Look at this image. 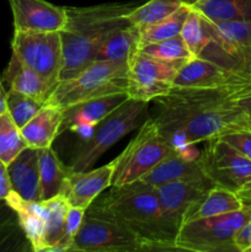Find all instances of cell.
Masks as SVG:
<instances>
[{"instance_id":"cell-16","label":"cell","mask_w":251,"mask_h":252,"mask_svg":"<svg viewBox=\"0 0 251 252\" xmlns=\"http://www.w3.org/2000/svg\"><path fill=\"white\" fill-rule=\"evenodd\" d=\"M15 31L61 32L66 24L65 7L46 0H9Z\"/></svg>"},{"instance_id":"cell-4","label":"cell","mask_w":251,"mask_h":252,"mask_svg":"<svg viewBox=\"0 0 251 252\" xmlns=\"http://www.w3.org/2000/svg\"><path fill=\"white\" fill-rule=\"evenodd\" d=\"M5 201L16 212L32 251H65V218L70 206L64 196L31 202L11 191Z\"/></svg>"},{"instance_id":"cell-17","label":"cell","mask_w":251,"mask_h":252,"mask_svg":"<svg viewBox=\"0 0 251 252\" xmlns=\"http://www.w3.org/2000/svg\"><path fill=\"white\" fill-rule=\"evenodd\" d=\"M115 164L111 161L95 170L69 172L62 196L70 207L88 209L96 198L112 185Z\"/></svg>"},{"instance_id":"cell-41","label":"cell","mask_w":251,"mask_h":252,"mask_svg":"<svg viewBox=\"0 0 251 252\" xmlns=\"http://www.w3.org/2000/svg\"><path fill=\"white\" fill-rule=\"evenodd\" d=\"M238 105L245 111L249 115V117L251 118V95L245 96V97H241L238 100Z\"/></svg>"},{"instance_id":"cell-30","label":"cell","mask_w":251,"mask_h":252,"mask_svg":"<svg viewBox=\"0 0 251 252\" xmlns=\"http://www.w3.org/2000/svg\"><path fill=\"white\" fill-rule=\"evenodd\" d=\"M21 243H29V240L20 225L19 217L5 199H0V251L24 249L20 246Z\"/></svg>"},{"instance_id":"cell-22","label":"cell","mask_w":251,"mask_h":252,"mask_svg":"<svg viewBox=\"0 0 251 252\" xmlns=\"http://www.w3.org/2000/svg\"><path fill=\"white\" fill-rule=\"evenodd\" d=\"M2 81L9 85L11 90L31 96L43 103H46L54 89L38 73L27 66L15 53L11 54L9 64L2 74Z\"/></svg>"},{"instance_id":"cell-40","label":"cell","mask_w":251,"mask_h":252,"mask_svg":"<svg viewBox=\"0 0 251 252\" xmlns=\"http://www.w3.org/2000/svg\"><path fill=\"white\" fill-rule=\"evenodd\" d=\"M6 93H7V90L4 88V81H2V79L0 78V113L7 112Z\"/></svg>"},{"instance_id":"cell-38","label":"cell","mask_w":251,"mask_h":252,"mask_svg":"<svg viewBox=\"0 0 251 252\" xmlns=\"http://www.w3.org/2000/svg\"><path fill=\"white\" fill-rule=\"evenodd\" d=\"M11 192L9 176H7L6 165L0 161V199H5Z\"/></svg>"},{"instance_id":"cell-14","label":"cell","mask_w":251,"mask_h":252,"mask_svg":"<svg viewBox=\"0 0 251 252\" xmlns=\"http://www.w3.org/2000/svg\"><path fill=\"white\" fill-rule=\"evenodd\" d=\"M214 186L211 180H201L175 181L157 187L162 224L174 244L187 212Z\"/></svg>"},{"instance_id":"cell-10","label":"cell","mask_w":251,"mask_h":252,"mask_svg":"<svg viewBox=\"0 0 251 252\" xmlns=\"http://www.w3.org/2000/svg\"><path fill=\"white\" fill-rule=\"evenodd\" d=\"M186 62L165 61L137 51L128 63L127 95L132 100L145 102L166 95Z\"/></svg>"},{"instance_id":"cell-34","label":"cell","mask_w":251,"mask_h":252,"mask_svg":"<svg viewBox=\"0 0 251 252\" xmlns=\"http://www.w3.org/2000/svg\"><path fill=\"white\" fill-rule=\"evenodd\" d=\"M86 209L79 207H69L65 218V233H64V248L65 251H69L74 238L80 230L81 224L85 218Z\"/></svg>"},{"instance_id":"cell-3","label":"cell","mask_w":251,"mask_h":252,"mask_svg":"<svg viewBox=\"0 0 251 252\" xmlns=\"http://www.w3.org/2000/svg\"><path fill=\"white\" fill-rule=\"evenodd\" d=\"M134 2H112L85 7H65L66 24L61 31L63 68L59 81L73 78L95 62L96 52L108 33L127 24Z\"/></svg>"},{"instance_id":"cell-36","label":"cell","mask_w":251,"mask_h":252,"mask_svg":"<svg viewBox=\"0 0 251 252\" xmlns=\"http://www.w3.org/2000/svg\"><path fill=\"white\" fill-rule=\"evenodd\" d=\"M234 73V84L238 90V100L251 95V59L231 70Z\"/></svg>"},{"instance_id":"cell-12","label":"cell","mask_w":251,"mask_h":252,"mask_svg":"<svg viewBox=\"0 0 251 252\" xmlns=\"http://www.w3.org/2000/svg\"><path fill=\"white\" fill-rule=\"evenodd\" d=\"M199 162L206 176L216 186L229 191L238 192L251 181V160L220 138L206 142Z\"/></svg>"},{"instance_id":"cell-24","label":"cell","mask_w":251,"mask_h":252,"mask_svg":"<svg viewBox=\"0 0 251 252\" xmlns=\"http://www.w3.org/2000/svg\"><path fill=\"white\" fill-rule=\"evenodd\" d=\"M41 201L63 194L70 169L59 160L52 147L38 149Z\"/></svg>"},{"instance_id":"cell-7","label":"cell","mask_w":251,"mask_h":252,"mask_svg":"<svg viewBox=\"0 0 251 252\" xmlns=\"http://www.w3.org/2000/svg\"><path fill=\"white\" fill-rule=\"evenodd\" d=\"M250 218L251 204H245L244 208L230 213L186 221L175 239V250L238 252L234 246V236Z\"/></svg>"},{"instance_id":"cell-29","label":"cell","mask_w":251,"mask_h":252,"mask_svg":"<svg viewBox=\"0 0 251 252\" xmlns=\"http://www.w3.org/2000/svg\"><path fill=\"white\" fill-rule=\"evenodd\" d=\"M184 4V0H149L130 10L127 20L133 26L144 27L174 14Z\"/></svg>"},{"instance_id":"cell-43","label":"cell","mask_w":251,"mask_h":252,"mask_svg":"<svg viewBox=\"0 0 251 252\" xmlns=\"http://www.w3.org/2000/svg\"><path fill=\"white\" fill-rule=\"evenodd\" d=\"M249 129H251V118H250V121H249Z\"/></svg>"},{"instance_id":"cell-18","label":"cell","mask_w":251,"mask_h":252,"mask_svg":"<svg viewBox=\"0 0 251 252\" xmlns=\"http://www.w3.org/2000/svg\"><path fill=\"white\" fill-rule=\"evenodd\" d=\"M234 84V73L203 57H193L180 68L174 88H221Z\"/></svg>"},{"instance_id":"cell-2","label":"cell","mask_w":251,"mask_h":252,"mask_svg":"<svg viewBox=\"0 0 251 252\" xmlns=\"http://www.w3.org/2000/svg\"><path fill=\"white\" fill-rule=\"evenodd\" d=\"M90 208L103 214L132 234L145 251H174V240L165 230L157 187L145 182H130L112 187Z\"/></svg>"},{"instance_id":"cell-28","label":"cell","mask_w":251,"mask_h":252,"mask_svg":"<svg viewBox=\"0 0 251 252\" xmlns=\"http://www.w3.org/2000/svg\"><path fill=\"white\" fill-rule=\"evenodd\" d=\"M189 10L191 5L184 4L174 14L169 15L165 19L148 26L139 27V46L179 36Z\"/></svg>"},{"instance_id":"cell-31","label":"cell","mask_w":251,"mask_h":252,"mask_svg":"<svg viewBox=\"0 0 251 252\" xmlns=\"http://www.w3.org/2000/svg\"><path fill=\"white\" fill-rule=\"evenodd\" d=\"M27 148L21 129L7 112L0 113V161L10 164Z\"/></svg>"},{"instance_id":"cell-5","label":"cell","mask_w":251,"mask_h":252,"mask_svg":"<svg viewBox=\"0 0 251 252\" xmlns=\"http://www.w3.org/2000/svg\"><path fill=\"white\" fill-rule=\"evenodd\" d=\"M128 62H94L73 78L58 81L46 103L65 110L96 97L127 94Z\"/></svg>"},{"instance_id":"cell-39","label":"cell","mask_w":251,"mask_h":252,"mask_svg":"<svg viewBox=\"0 0 251 252\" xmlns=\"http://www.w3.org/2000/svg\"><path fill=\"white\" fill-rule=\"evenodd\" d=\"M238 196L245 204H251V181L246 182L238 192Z\"/></svg>"},{"instance_id":"cell-8","label":"cell","mask_w":251,"mask_h":252,"mask_svg":"<svg viewBox=\"0 0 251 252\" xmlns=\"http://www.w3.org/2000/svg\"><path fill=\"white\" fill-rule=\"evenodd\" d=\"M175 152L152 117L148 118L120 157L113 160L112 185L121 187L138 181L164 158Z\"/></svg>"},{"instance_id":"cell-20","label":"cell","mask_w":251,"mask_h":252,"mask_svg":"<svg viewBox=\"0 0 251 252\" xmlns=\"http://www.w3.org/2000/svg\"><path fill=\"white\" fill-rule=\"evenodd\" d=\"M209 180L203 172L198 159H192L182 153L175 150L170 155L155 165L149 172L140 179V181L152 186L169 184L175 181H201Z\"/></svg>"},{"instance_id":"cell-21","label":"cell","mask_w":251,"mask_h":252,"mask_svg":"<svg viewBox=\"0 0 251 252\" xmlns=\"http://www.w3.org/2000/svg\"><path fill=\"white\" fill-rule=\"evenodd\" d=\"M64 110L44 103L41 110L21 128L27 147L34 149L52 147L63 122Z\"/></svg>"},{"instance_id":"cell-37","label":"cell","mask_w":251,"mask_h":252,"mask_svg":"<svg viewBox=\"0 0 251 252\" xmlns=\"http://www.w3.org/2000/svg\"><path fill=\"white\" fill-rule=\"evenodd\" d=\"M234 246L238 252H251V218L236 231Z\"/></svg>"},{"instance_id":"cell-42","label":"cell","mask_w":251,"mask_h":252,"mask_svg":"<svg viewBox=\"0 0 251 252\" xmlns=\"http://www.w3.org/2000/svg\"><path fill=\"white\" fill-rule=\"evenodd\" d=\"M198 1H201V0H184V2L185 4H187V5H193V4H196V2H198Z\"/></svg>"},{"instance_id":"cell-35","label":"cell","mask_w":251,"mask_h":252,"mask_svg":"<svg viewBox=\"0 0 251 252\" xmlns=\"http://www.w3.org/2000/svg\"><path fill=\"white\" fill-rule=\"evenodd\" d=\"M219 138L251 160V129L245 128V129L234 130Z\"/></svg>"},{"instance_id":"cell-11","label":"cell","mask_w":251,"mask_h":252,"mask_svg":"<svg viewBox=\"0 0 251 252\" xmlns=\"http://www.w3.org/2000/svg\"><path fill=\"white\" fill-rule=\"evenodd\" d=\"M69 251L137 252L145 251V249L135 236L116 221L89 207Z\"/></svg>"},{"instance_id":"cell-9","label":"cell","mask_w":251,"mask_h":252,"mask_svg":"<svg viewBox=\"0 0 251 252\" xmlns=\"http://www.w3.org/2000/svg\"><path fill=\"white\" fill-rule=\"evenodd\" d=\"M12 53L56 88L63 68L61 32L14 31Z\"/></svg>"},{"instance_id":"cell-26","label":"cell","mask_w":251,"mask_h":252,"mask_svg":"<svg viewBox=\"0 0 251 252\" xmlns=\"http://www.w3.org/2000/svg\"><path fill=\"white\" fill-rule=\"evenodd\" d=\"M192 7L211 22L251 20V0H201Z\"/></svg>"},{"instance_id":"cell-19","label":"cell","mask_w":251,"mask_h":252,"mask_svg":"<svg viewBox=\"0 0 251 252\" xmlns=\"http://www.w3.org/2000/svg\"><path fill=\"white\" fill-rule=\"evenodd\" d=\"M11 191L25 201H41L38 149L27 147L6 165Z\"/></svg>"},{"instance_id":"cell-1","label":"cell","mask_w":251,"mask_h":252,"mask_svg":"<svg viewBox=\"0 0 251 252\" xmlns=\"http://www.w3.org/2000/svg\"><path fill=\"white\" fill-rule=\"evenodd\" d=\"M152 117L175 150L192 159L201 152L197 144L249 127L248 113L238 105L234 86L172 88L155 98Z\"/></svg>"},{"instance_id":"cell-27","label":"cell","mask_w":251,"mask_h":252,"mask_svg":"<svg viewBox=\"0 0 251 252\" xmlns=\"http://www.w3.org/2000/svg\"><path fill=\"white\" fill-rule=\"evenodd\" d=\"M180 36L184 39L192 57H201L206 47L212 41L209 21L191 6L188 15L182 25Z\"/></svg>"},{"instance_id":"cell-15","label":"cell","mask_w":251,"mask_h":252,"mask_svg":"<svg viewBox=\"0 0 251 252\" xmlns=\"http://www.w3.org/2000/svg\"><path fill=\"white\" fill-rule=\"evenodd\" d=\"M127 100H129V96L126 93L113 94L84 101L65 108L59 134L65 130H70L79 134L81 139H85L101 121L105 120Z\"/></svg>"},{"instance_id":"cell-25","label":"cell","mask_w":251,"mask_h":252,"mask_svg":"<svg viewBox=\"0 0 251 252\" xmlns=\"http://www.w3.org/2000/svg\"><path fill=\"white\" fill-rule=\"evenodd\" d=\"M244 202L236 192L229 191L223 187L214 186L207 192L206 196L199 199L185 217L184 223L194 219L208 218V217L221 216L244 208Z\"/></svg>"},{"instance_id":"cell-32","label":"cell","mask_w":251,"mask_h":252,"mask_svg":"<svg viewBox=\"0 0 251 252\" xmlns=\"http://www.w3.org/2000/svg\"><path fill=\"white\" fill-rule=\"evenodd\" d=\"M44 103L36 98L27 96L19 91L7 89L6 93V108L7 113L11 116L12 121L21 129L37 112L42 108Z\"/></svg>"},{"instance_id":"cell-13","label":"cell","mask_w":251,"mask_h":252,"mask_svg":"<svg viewBox=\"0 0 251 252\" xmlns=\"http://www.w3.org/2000/svg\"><path fill=\"white\" fill-rule=\"evenodd\" d=\"M209 26L212 41L201 57L230 70L250 61L251 20L209 21Z\"/></svg>"},{"instance_id":"cell-33","label":"cell","mask_w":251,"mask_h":252,"mask_svg":"<svg viewBox=\"0 0 251 252\" xmlns=\"http://www.w3.org/2000/svg\"><path fill=\"white\" fill-rule=\"evenodd\" d=\"M138 51L165 61H188L193 58L180 34L159 42L142 44Z\"/></svg>"},{"instance_id":"cell-6","label":"cell","mask_w":251,"mask_h":252,"mask_svg":"<svg viewBox=\"0 0 251 252\" xmlns=\"http://www.w3.org/2000/svg\"><path fill=\"white\" fill-rule=\"evenodd\" d=\"M148 110L149 102L132 98L116 108L78 145L68 166L69 169L71 171L90 170L110 148L140 127L149 118Z\"/></svg>"},{"instance_id":"cell-23","label":"cell","mask_w":251,"mask_h":252,"mask_svg":"<svg viewBox=\"0 0 251 252\" xmlns=\"http://www.w3.org/2000/svg\"><path fill=\"white\" fill-rule=\"evenodd\" d=\"M139 48V27L129 22L118 26L106 36L95 56L97 61L128 62Z\"/></svg>"}]
</instances>
